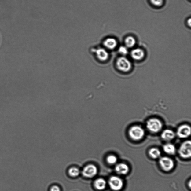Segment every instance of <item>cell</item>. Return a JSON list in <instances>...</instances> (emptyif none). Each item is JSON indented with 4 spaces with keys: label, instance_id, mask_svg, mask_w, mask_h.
<instances>
[{
    "label": "cell",
    "instance_id": "1",
    "mask_svg": "<svg viewBox=\"0 0 191 191\" xmlns=\"http://www.w3.org/2000/svg\"><path fill=\"white\" fill-rule=\"evenodd\" d=\"M116 66L118 70L122 72H127L131 70V63L126 57H118L116 61Z\"/></svg>",
    "mask_w": 191,
    "mask_h": 191
},
{
    "label": "cell",
    "instance_id": "2",
    "mask_svg": "<svg viewBox=\"0 0 191 191\" xmlns=\"http://www.w3.org/2000/svg\"><path fill=\"white\" fill-rule=\"evenodd\" d=\"M147 127L152 132L156 133L162 129L163 125L160 120L156 118H152L147 122Z\"/></svg>",
    "mask_w": 191,
    "mask_h": 191
},
{
    "label": "cell",
    "instance_id": "3",
    "mask_svg": "<svg viewBox=\"0 0 191 191\" xmlns=\"http://www.w3.org/2000/svg\"><path fill=\"white\" fill-rule=\"evenodd\" d=\"M178 152L181 157L183 158H190L191 156V142L187 141L182 144L179 149Z\"/></svg>",
    "mask_w": 191,
    "mask_h": 191
},
{
    "label": "cell",
    "instance_id": "4",
    "mask_svg": "<svg viewBox=\"0 0 191 191\" xmlns=\"http://www.w3.org/2000/svg\"><path fill=\"white\" fill-rule=\"evenodd\" d=\"M108 184L110 188L114 191L121 190L123 186V180L119 177L116 176H113L109 178Z\"/></svg>",
    "mask_w": 191,
    "mask_h": 191
},
{
    "label": "cell",
    "instance_id": "5",
    "mask_svg": "<svg viewBox=\"0 0 191 191\" xmlns=\"http://www.w3.org/2000/svg\"><path fill=\"white\" fill-rule=\"evenodd\" d=\"M129 134L131 138L135 140L141 139L145 135V131L138 126H134L130 128Z\"/></svg>",
    "mask_w": 191,
    "mask_h": 191
},
{
    "label": "cell",
    "instance_id": "6",
    "mask_svg": "<svg viewBox=\"0 0 191 191\" xmlns=\"http://www.w3.org/2000/svg\"><path fill=\"white\" fill-rule=\"evenodd\" d=\"M93 52L95 55L96 59L100 61H106L109 58V53L105 49L98 48L93 49Z\"/></svg>",
    "mask_w": 191,
    "mask_h": 191
},
{
    "label": "cell",
    "instance_id": "7",
    "mask_svg": "<svg viewBox=\"0 0 191 191\" xmlns=\"http://www.w3.org/2000/svg\"><path fill=\"white\" fill-rule=\"evenodd\" d=\"M159 163L161 168L165 171H170L174 165L173 160L166 156L161 157L159 160Z\"/></svg>",
    "mask_w": 191,
    "mask_h": 191
},
{
    "label": "cell",
    "instance_id": "8",
    "mask_svg": "<svg viewBox=\"0 0 191 191\" xmlns=\"http://www.w3.org/2000/svg\"><path fill=\"white\" fill-rule=\"evenodd\" d=\"M97 172V168L95 165L89 164L83 169L82 174L86 178H91L95 176Z\"/></svg>",
    "mask_w": 191,
    "mask_h": 191
},
{
    "label": "cell",
    "instance_id": "9",
    "mask_svg": "<svg viewBox=\"0 0 191 191\" xmlns=\"http://www.w3.org/2000/svg\"><path fill=\"white\" fill-rule=\"evenodd\" d=\"M177 134L181 138H185L190 136L191 134V128L187 125H182L177 130Z\"/></svg>",
    "mask_w": 191,
    "mask_h": 191
},
{
    "label": "cell",
    "instance_id": "10",
    "mask_svg": "<svg viewBox=\"0 0 191 191\" xmlns=\"http://www.w3.org/2000/svg\"><path fill=\"white\" fill-rule=\"evenodd\" d=\"M103 45L108 50H113L117 46V42L116 39L112 38H108L105 40L103 42Z\"/></svg>",
    "mask_w": 191,
    "mask_h": 191
},
{
    "label": "cell",
    "instance_id": "11",
    "mask_svg": "<svg viewBox=\"0 0 191 191\" xmlns=\"http://www.w3.org/2000/svg\"><path fill=\"white\" fill-rule=\"evenodd\" d=\"M129 167L124 163H119L116 165L115 170L119 174L126 175L129 171Z\"/></svg>",
    "mask_w": 191,
    "mask_h": 191
},
{
    "label": "cell",
    "instance_id": "12",
    "mask_svg": "<svg viewBox=\"0 0 191 191\" xmlns=\"http://www.w3.org/2000/svg\"><path fill=\"white\" fill-rule=\"evenodd\" d=\"M131 57L136 60H140L143 58L145 53L141 49L136 48L132 50L131 52Z\"/></svg>",
    "mask_w": 191,
    "mask_h": 191
},
{
    "label": "cell",
    "instance_id": "13",
    "mask_svg": "<svg viewBox=\"0 0 191 191\" xmlns=\"http://www.w3.org/2000/svg\"><path fill=\"white\" fill-rule=\"evenodd\" d=\"M94 187L97 190H102L106 188V182L104 179L99 178L97 179L94 181Z\"/></svg>",
    "mask_w": 191,
    "mask_h": 191
},
{
    "label": "cell",
    "instance_id": "14",
    "mask_svg": "<svg viewBox=\"0 0 191 191\" xmlns=\"http://www.w3.org/2000/svg\"><path fill=\"white\" fill-rule=\"evenodd\" d=\"M175 136L174 132L170 130H166L164 131L161 134L162 138L166 141H170L173 139Z\"/></svg>",
    "mask_w": 191,
    "mask_h": 191
},
{
    "label": "cell",
    "instance_id": "15",
    "mask_svg": "<svg viewBox=\"0 0 191 191\" xmlns=\"http://www.w3.org/2000/svg\"><path fill=\"white\" fill-rule=\"evenodd\" d=\"M163 150L166 153L169 155H173L175 154L176 152L175 147L171 144H167L163 147Z\"/></svg>",
    "mask_w": 191,
    "mask_h": 191
},
{
    "label": "cell",
    "instance_id": "16",
    "mask_svg": "<svg viewBox=\"0 0 191 191\" xmlns=\"http://www.w3.org/2000/svg\"><path fill=\"white\" fill-rule=\"evenodd\" d=\"M149 154L152 158L154 159L159 158L161 155L160 151L156 148H151L149 152Z\"/></svg>",
    "mask_w": 191,
    "mask_h": 191
},
{
    "label": "cell",
    "instance_id": "17",
    "mask_svg": "<svg viewBox=\"0 0 191 191\" xmlns=\"http://www.w3.org/2000/svg\"><path fill=\"white\" fill-rule=\"evenodd\" d=\"M125 43L126 47L131 48L136 44V40L133 37L129 36L125 39Z\"/></svg>",
    "mask_w": 191,
    "mask_h": 191
},
{
    "label": "cell",
    "instance_id": "18",
    "mask_svg": "<svg viewBox=\"0 0 191 191\" xmlns=\"http://www.w3.org/2000/svg\"><path fill=\"white\" fill-rule=\"evenodd\" d=\"M68 173L71 176L76 177L78 176L80 174V171L78 168H75V167H72L69 169Z\"/></svg>",
    "mask_w": 191,
    "mask_h": 191
},
{
    "label": "cell",
    "instance_id": "19",
    "mask_svg": "<svg viewBox=\"0 0 191 191\" xmlns=\"http://www.w3.org/2000/svg\"><path fill=\"white\" fill-rule=\"evenodd\" d=\"M106 161L110 165H114L117 161V158L114 155H110L107 157Z\"/></svg>",
    "mask_w": 191,
    "mask_h": 191
},
{
    "label": "cell",
    "instance_id": "20",
    "mask_svg": "<svg viewBox=\"0 0 191 191\" xmlns=\"http://www.w3.org/2000/svg\"><path fill=\"white\" fill-rule=\"evenodd\" d=\"M118 51L121 55H125L127 54L128 53L127 48L126 46H121L119 47Z\"/></svg>",
    "mask_w": 191,
    "mask_h": 191
},
{
    "label": "cell",
    "instance_id": "21",
    "mask_svg": "<svg viewBox=\"0 0 191 191\" xmlns=\"http://www.w3.org/2000/svg\"><path fill=\"white\" fill-rule=\"evenodd\" d=\"M151 3L154 6H160L163 4V0H150Z\"/></svg>",
    "mask_w": 191,
    "mask_h": 191
},
{
    "label": "cell",
    "instance_id": "22",
    "mask_svg": "<svg viewBox=\"0 0 191 191\" xmlns=\"http://www.w3.org/2000/svg\"><path fill=\"white\" fill-rule=\"evenodd\" d=\"M50 191H61L60 189L57 186L55 185L50 189Z\"/></svg>",
    "mask_w": 191,
    "mask_h": 191
},
{
    "label": "cell",
    "instance_id": "23",
    "mask_svg": "<svg viewBox=\"0 0 191 191\" xmlns=\"http://www.w3.org/2000/svg\"><path fill=\"white\" fill-rule=\"evenodd\" d=\"M187 24H188V26L190 27L191 25V18H189L188 20H187Z\"/></svg>",
    "mask_w": 191,
    "mask_h": 191
}]
</instances>
